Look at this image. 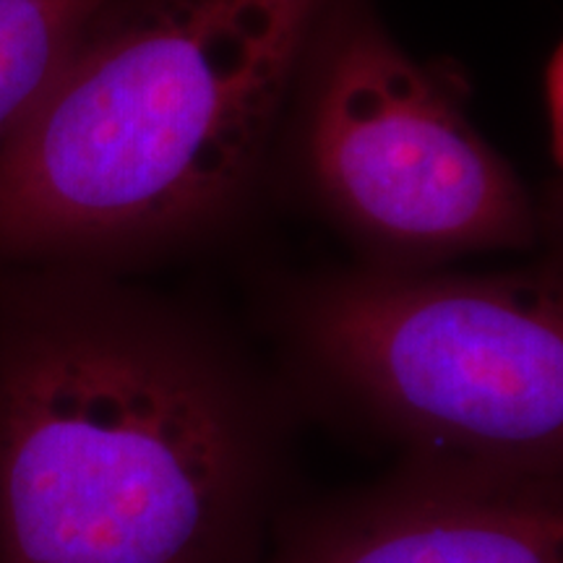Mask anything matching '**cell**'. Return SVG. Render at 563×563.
<instances>
[{
    "instance_id": "obj_6",
    "label": "cell",
    "mask_w": 563,
    "mask_h": 563,
    "mask_svg": "<svg viewBox=\"0 0 563 563\" xmlns=\"http://www.w3.org/2000/svg\"><path fill=\"white\" fill-rule=\"evenodd\" d=\"M104 0H0V144L40 100Z\"/></svg>"
},
{
    "instance_id": "obj_4",
    "label": "cell",
    "mask_w": 563,
    "mask_h": 563,
    "mask_svg": "<svg viewBox=\"0 0 563 563\" xmlns=\"http://www.w3.org/2000/svg\"><path fill=\"white\" fill-rule=\"evenodd\" d=\"M290 123L302 186L357 264L441 269L551 241V214L470 118L467 76L407 53L365 0L327 21Z\"/></svg>"
},
{
    "instance_id": "obj_1",
    "label": "cell",
    "mask_w": 563,
    "mask_h": 563,
    "mask_svg": "<svg viewBox=\"0 0 563 563\" xmlns=\"http://www.w3.org/2000/svg\"><path fill=\"white\" fill-rule=\"evenodd\" d=\"M302 428L220 313L47 266L0 300V563H258Z\"/></svg>"
},
{
    "instance_id": "obj_2",
    "label": "cell",
    "mask_w": 563,
    "mask_h": 563,
    "mask_svg": "<svg viewBox=\"0 0 563 563\" xmlns=\"http://www.w3.org/2000/svg\"><path fill=\"white\" fill-rule=\"evenodd\" d=\"M340 3L104 0L0 144V264L121 277L241 235Z\"/></svg>"
},
{
    "instance_id": "obj_3",
    "label": "cell",
    "mask_w": 563,
    "mask_h": 563,
    "mask_svg": "<svg viewBox=\"0 0 563 563\" xmlns=\"http://www.w3.org/2000/svg\"><path fill=\"white\" fill-rule=\"evenodd\" d=\"M269 363L306 426L394 464L563 481V266L347 264L272 282Z\"/></svg>"
},
{
    "instance_id": "obj_7",
    "label": "cell",
    "mask_w": 563,
    "mask_h": 563,
    "mask_svg": "<svg viewBox=\"0 0 563 563\" xmlns=\"http://www.w3.org/2000/svg\"><path fill=\"white\" fill-rule=\"evenodd\" d=\"M545 112L551 146H555V159L561 162V51H555L545 68Z\"/></svg>"
},
{
    "instance_id": "obj_5",
    "label": "cell",
    "mask_w": 563,
    "mask_h": 563,
    "mask_svg": "<svg viewBox=\"0 0 563 563\" xmlns=\"http://www.w3.org/2000/svg\"><path fill=\"white\" fill-rule=\"evenodd\" d=\"M258 563H563V481L394 464L282 509Z\"/></svg>"
}]
</instances>
